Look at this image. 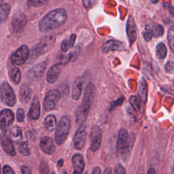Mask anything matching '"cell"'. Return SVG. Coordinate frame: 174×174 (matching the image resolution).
Returning a JSON list of instances; mask_svg holds the SVG:
<instances>
[{"label":"cell","instance_id":"obj_3","mask_svg":"<svg viewBox=\"0 0 174 174\" xmlns=\"http://www.w3.org/2000/svg\"><path fill=\"white\" fill-rule=\"evenodd\" d=\"M71 128V120L69 116H63L57 126L55 131V142L58 145H61L64 143L68 138Z\"/></svg>","mask_w":174,"mask_h":174},{"label":"cell","instance_id":"obj_1","mask_svg":"<svg viewBox=\"0 0 174 174\" xmlns=\"http://www.w3.org/2000/svg\"><path fill=\"white\" fill-rule=\"evenodd\" d=\"M68 19L65 10L57 8L49 12L39 22V29L42 32H48L62 26Z\"/></svg>","mask_w":174,"mask_h":174},{"label":"cell","instance_id":"obj_29","mask_svg":"<svg viewBox=\"0 0 174 174\" xmlns=\"http://www.w3.org/2000/svg\"><path fill=\"white\" fill-rule=\"evenodd\" d=\"M141 102L142 100L140 98H138L137 96H131L129 99V102L130 105L136 111H139L141 109Z\"/></svg>","mask_w":174,"mask_h":174},{"label":"cell","instance_id":"obj_26","mask_svg":"<svg viewBox=\"0 0 174 174\" xmlns=\"http://www.w3.org/2000/svg\"><path fill=\"white\" fill-rule=\"evenodd\" d=\"M10 137L13 142H19L21 141L23 138V134L21 129L19 126H13L10 130Z\"/></svg>","mask_w":174,"mask_h":174},{"label":"cell","instance_id":"obj_47","mask_svg":"<svg viewBox=\"0 0 174 174\" xmlns=\"http://www.w3.org/2000/svg\"><path fill=\"white\" fill-rule=\"evenodd\" d=\"M102 173L101 169H100V168H99V167H95V168L93 169V172H92V173H93V174H99V173Z\"/></svg>","mask_w":174,"mask_h":174},{"label":"cell","instance_id":"obj_24","mask_svg":"<svg viewBox=\"0 0 174 174\" xmlns=\"http://www.w3.org/2000/svg\"><path fill=\"white\" fill-rule=\"evenodd\" d=\"M138 95L142 102L146 103L148 97V85L144 78H142L139 82V86L138 90Z\"/></svg>","mask_w":174,"mask_h":174},{"label":"cell","instance_id":"obj_25","mask_svg":"<svg viewBox=\"0 0 174 174\" xmlns=\"http://www.w3.org/2000/svg\"><path fill=\"white\" fill-rule=\"evenodd\" d=\"M44 125L48 131H52L56 128V119L54 115H48L45 118Z\"/></svg>","mask_w":174,"mask_h":174},{"label":"cell","instance_id":"obj_49","mask_svg":"<svg viewBox=\"0 0 174 174\" xmlns=\"http://www.w3.org/2000/svg\"><path fill=\"white\" fill-rule=\"evenodd\" d=\"M105 173H112V170L110 168H108L107 169L106 171H105Z\"/></svg>","mask_w":174,"mask_h":174},{"label":"cell","instance_id":"obj_42","mask_svg":"<svg viewBox=\"0 0 174 174\" xmlns=\"http://www.w3.org/2000/svg\"><path fill=\"white\" fill-rule=\"evenodd\" d=\"M163 6H164V8L167 9V10L169 12L171 15H172L173 16H174V7H173V6H172V5L169 4V3H167V2L164 3Z\"/></svg>","mask_w":174,"mask_h":174},{"label":"cell","instance_id":"obj_23","mask_svg":"<svg viewBox=\"0 0 174 174\" xmlns=\"http://www.w3.org/2000/svg\"><path fill=\"white\" fill-rule=\"evenodd\" d=\"M12 141V139L10 140L7 137H4V138L2 139V146L8 155L10 156H15L16 152Z\"/></svg>","mask_w":174,"mask_h":174},{"label":"cell","instance_id":"obj_37","mask_svg":"<svg viewBox=\"0 0 174 174\" xmlns=\"http://www.w3.org/2000/svg\"><path fill=\"white\" fill-rule=\"evenodd\" d=\"M97 0H82L83 5L86 9H90L94 6Z\"/></svg>","mask_w":174,"mask_h":174},{"label":"cell","instance_id":"obj_13","mask_svg":"<svg viewBox=\"0 0 174 174\" xmlns=\"http://www.w3.org/2000/svg\"><path fill=\"white\" fill-rule=\"evenodd\" d=\"M125 49V46L122 42L114 39L108 40L102 45V51L104 53H108L110 51H123Z\"/></svg>","mask_w":174,"mask_h":174},{"label":"cell","instance_id":"obj_4","mask_svg":"<svg viewBox=\"0 0 174 174\" xmlns=\"http://www.w3.org/2000/svg\"><path fill=\"white\" fill-rule=\"evenodd\" d=\"M55 35H50L44 37L32 49L31 57H38L51 50L55 42Z\"/></svg>","mask_w":174,"mask_h":174},{"label":"cell","instance_id":"obj_7","mask_svg":"<svg viewBox=\"0 0 174 174\" xmlns=\"http://www.w3.org/2000/svg\"><path fill=\"white\" fill-rule=\"evenodd\" d=\"M61 93L57 89H52L47 93L44 100V107L46 111H51L56 106L61 98Z\"/></svg>","mask_w":174,"mask_h":174},{"label":"cell","instance_id":"obj_43","mask_svg":"<svg viewBox=\"0 0 174 174\" xmlns=\"http://www.w3.org/2000/svg\"><path fill=\"white\" fill-rule=\"evenodd\" d=\"M3 173L4 174H14V172L9 165H5L3 168Z\"/></svg>","mask_w":174,"mask_h":174},{"label":"cell","instance_id":"obj_17","mask_svg":"<svg viewBox=\"0 0 174 174\" xmlns=\"http://www.w3.org/2000/svg\"><path fill=\"white\" fill-rule=\"evenodd\" d=\"M129 138V134L125 129H121L119 130L118 141H117V150L120 154L125 148L127 143H128Z\"/></svg>","mask_w":174,"mask_h":174},{"label":"cell","instance_id":"obj_44","mask_svg":"<svg viewBox=\"0 0 174 174\" xmlns=\"http://www.w3.org/2000/svg\"><path fill=\"white\" fill-rule=\"evenodd\" d=\"M123 102H124V98H123V97H122L119 98L118 99H117L116 101L114 102V103L112 105V107H111V108H110V110H114V108H115L116 106L121 105L122 103H123Z\"/></svg>","mask_w":174,"mask_h":174},{"label":"cell","instance_id":"obj_12","mask_svg":"<svg viewBox=\"0 0 174 174\" xmlns=\"http://www.w3.org/2000/svg\"><path fill=\"white\" fill-rule=\"evenodd\" d=\"M86 139V126L82 124L77 130L74 137V147L77 150H82L85 146Z\"/></svg>","mask_w":174,"mask_h":174},{"label":"cell","instance_id":"obj_2","mask_svg":"<svg viewBox=\"0 0 174 174\" xmlns=\"http://www.w3.org/2000/svg\"><path fill=\"white\" fill-rule=\"evenodd\" d=\"M95 95V85L92 82H89L86 87L82 104L77 108L76 111V120L79 125H82L86 121L90 109H91L93 101L94 99Z\"/></svg>","mask_w":174,"mask_h":174},{"label":"cell","instance_id":"obj_18","mask_svg":"<svg viewBox=\"0 0 174 174\" xmlns=\"http://www.w3.org/2000/svg\"><path fill=\"white\" fill-rule=\"evenodd\" d=\"M73 166L74 167V173H82L85 167V161L83 156L80 154H76L72 158Z\"/></svg>","mask_w":174,"mask_h":174},{"label":"cell","instance_id":"obj_39","mask_svg":"<svg viewBox=\"0 0 174 174\" xmlns=\"http://www.w3.org/2000/svg\"><path fill=\"white\" fill-rule=\"evenodd\" d=\"M39 172L42 173H48L49 167L48 164L44 161H42L39 165Z\"/></svg>","mask_w":174,"mask_h":174},{"label":"cell","instance_id":"obj_33","mask_svg":"<svg viewBox=\"0 0 174 174\" xmlns=\"http://www.w3.org/2000/svg\"><path fill=\"white\" fill-rule=\"evenodd\" d=\"M143 38L147 42H150L152 39L153 36V29L149 25H147L146 27L145 31L143 32Z\"/></svg>","mask_w":174,"mask_h":174},{"label":"cell","instance_id":"obj_32","mask_svg":"<svg viewBox=\"0 0 174 174\" xmlns=\"http://www.w3.org/2000/svg\"><path fill=\"white\" fill-rule=\"evenodd\" d=\"M167 39L171 49L174 52V27H172L167 31Z\"/></svg>","mask_w":174,"mask_h":174},{"label":"cell","instance_id":"obj_31","mask_svg":"<svg viewBox=\"0 0 174 174\" xmlns=\"http://www.w3.org/2000/svg\"><path fill=\"white\" fill-rule=\"evenodd\" d=\"M10 78L12 81L15 84H19L20 82H21V72L19 68H14L12 70Z\"/></svg>","mask_w":174,"mask_h":174},{"label":"cell","instance_id":"obj_11","mask_svg":"<svg viewBox=\"0 0 174 174\" xmlns=\"http://www.w3.org/2000/svg\"><path fill=\"white\" fill-rule=\"evenodd\" d=\"M46 66H47V63L46 61L41 62L35 65L29 69L28 72L29 78L32 80H34V81L39 80L40 78H42V76L44 74Z\"/></svg>","mask_w":174,"mask_h":174},{"label":"cell","instance_id":"obj_28","mask_svg":"<svg viewBox=\"0 0 174 174\" xmlns=\"http://www.w3.org/2000/svg\"><path fill=\"white\" fill-rule=\"evenodd\" d=\"M156 56L159 59H164L167 56V48L165 45L163 43H159L156 46Z\"/></svg>","mask_w":174,"mask_h":174},{"label":"cell","instance_id":"obj_5","mask_svg":"<svg viewBox=\"0 0 174 174\" xmlns=\"http://www.w3.org/2000/svg\"><path fill=\"white\" fill-rule=\"evenodd\" d=\"M1 94L2 102L10 107L14 106L16 103V97L11 86L8 82H4L1 85Z\"/></svg>","mask_w":174,"mask_h":174},{"label":"cell","instance_id":"obj_15","mask_svg":"<svg viewBox=\"0 0 174 174\" xmlns=\"http://www.w3.org/2000/svg\"><path fill=\"white\" fill-rule=\"evenodd\" d=\"M63 66V63H59L51 67L46 74V81L51 84L55 83L59 78Z\"/></svg>","mask_w":174,"mask_h":174},{"label":"cell","instance_id":"obj_50","mask_svg":"<svg viewBox=\"0 0 174 174\" xmlns=\"http://www.w3.org/2000/svg\"><path fill=\"white\" fill-rule=\"evenodd\" d=\"M159 1V0H151V2L152 3V4H156V3Z\"/></svg>","mask_w":174,"mask_h":174},{"label":"cell","instance_id":"obj_8","mask_svg":"<svg viewBox=\"0 0 174 174\" xmlns=\"http://www.w3.org/2000/svg\"><path fill=\"white\" fill-rule=\"evenodd\" d=\"M14 120V114L10 110H3L0 113V126L3 133H6Z\"/></svg>","mask_w":174,"mask_h":174},{"label":"cell","instance_id":"obj_40","mask_svg":"<svg viewBox=\"0 0 174 174\" xmlns=\"http://www.w3.org/2000/svg\"><path fill=\"white\" fill-rule=\"evenodd\" d=\"M165 71L167 73H173L174 71V63L172 61H169L165 65Z\"/></svg>","mask_w":174,"mask_h":174},{"label":"cell","instance_id":"obj_41","mask_svg":"<svg viewBox=\"0 0 174 174\" xmlns=\"http://www.w3.org/2000/svg\"><path fill=\"white\" fill-rule=\"evenodd\" d=\"M114 173H118V174L126 173V170L121 165H120V164H118L114 169Z\"/></svg>","mask_w":174,"mask_h":174},{"label":"cell","instance_id":"obj_22","mask_svg":"<svg viewBox=\"0 0 174 174\" xmlns=\"http://www.w3.org/2000/svg\"><path fill=\"white\" fill-rule=\"evenodd\" d=\"M31 93L29 87L25 85V84L21 86V88H20L19 91L20 101L23 103H27L30 101V99H31Z\"/></svg>","mask_w":174,"mask_h":174},{"label":"cell","instance_id":"obj_48","mask_svg":"<svg viewBox=\"0 0 174 174\" xmlns=\"http://www.w3.org/2000/svg\"><path fill=\"white\" fill-rule=\"evenodd\" d=\"M148 173H155L156 172H155V169H150L148 172Z\"/></svg>","mask_w":174,"mask_h":174},{"label":"cell","instance_id":"obj_35","mask_svg":"<svg viewBox=\"0 0 174 174\" xmlns=\"http://www.w3.org/2000/svg\"><path fill=\"white\" fill-rule=\"evenodd\" d=\"M163 33H164V29L163 27V26L160 25H156L153 29V36L156 37V38H157V37L162 36Z\"/></svg>","mask_w":174,"mask_h":174},{"label":"cell","instance_id":"obj_30","mask_svg":"<svg viewBox=\"0 0 174 174\" xmlns=\"http://www.w3.org/2000/svg\"><path fill=\"white\" fill-rule=\"evenodd\" d=\"M18 150L19 152L23 156H29L30 155V148L27 142H23L19 146Z\"/></svg>","mask_w":174,"mask_h":174},{"label":"cell","instance_id":"obj_9","mask_svg":"<svg viewBox=\"0 0 174 174\" xmlns=\"http://www.w3.org/2000/svg\"><path fill=\"white\" fill-rule=\"evenodd\" d=\"M27 23V19L23 12H17L12 16V27L16 33L21 32Z\"/></svg>","mask_w":174,"mask_h":174},{"label":"cell","instance_id":"obj_38","mask_svg":"<svg viewBox=\"0 0 174 174\" xmlns=\"http://www.w3.org/2000/svg\"><path fill=\"white\" fill-rule=\"evenodd\" d=\"M70 48H72L71 44H70L69 42V39L67 40V39H64L61 43V50L63 52H66L69 51V49Z\"/></svg>","mask_w":174,"mask_h":174},{"label":"cell","instance_id":"obj_20","mask_svg":"<svg viewBox=\"0 0 174 174\" xmlns=\"http://www.w3.org/2000/svg\"><path fill=\"white\" fill-rule=\"evenodd\" d=\"M83 80L81 77L76 78L73 85L72 89V99L73 100H78L81 96L83 86Z\"/></svg>","mask_w":174,"mask_h":174},{"label":"cell","instance_id":"obj_45","mask_svg":"<svg viewBox=\"0 0 174 174\" xmlns=\"http://www.w3.org/2000/svg\"><path fill=\"white\" fill-rule=\"evenodd\" d=\"M21 172L24 174H30L31 173V170L29 169V167L25 166V165H23L21 167Z\"/></svg>","mask_w":174,"mask_h":174},{"label":"cell","instance_id":"obj_10","mask_svg":"<svg viewBox=\"0 0 174 174\" xmlns=\"http://www.w3.org/2000/svg\"><path fill=\"white\" fill-rule=\"evenodd\" d=\"M102 140V130L98 126L92 127L91 130V148L93 152H96L101 146Z\"/></svg>","mask_w":174,"mask_h":174},{"label":"cell","instance_id":"obj_14","mask_svg":"<svg viewBox=\"0 0 174 174\" xmlns=\"http://www.w3.org/2000/svg\"><path fill=\"white\" fill-rule=\"evenodd\" d=\"M126 35L130 45H132L137 39V27L131 16H129L126 22Z\"/></svg>","mask_w":174,"mask_h":174},{"label":"cell","instance_id":"obj_6","mask_svg":"<svg viewBox=\"0 0 174 174\" xmlns=\"http://www.w3.org/2000/svg\"><path fill=\"white\" fill-rule=\"evenodd\" d=\"M29 56V50L26 45H23L16 49L10 57V62L12 65H22L27 61Z\"/></svg>","mask_w":174,"mask_h":174},{"label":"cell","instance_id":"obj_34","mask_svg":"<svg viewBox=\"0 0 174 174\" xmlns=\"http://www.w3.org/2000/svg\"><path fill=\"white\" fill-rule=\"evenodd\" d=\"M50 0H29V5L33 7H40L47 4Z\"/></svg>","mask_w":174,"mask_h":174},{"label":"cell","instance_id":"obj_27","mask_svg":"<svg viewBox=\"0 0 174 174\" xmlns=\"http://www.w3.org/2000/svg\"><path fill=\"white\" fill-rule=\"evenodd\" d=\"M11 7L9 4H3L2 5L1 8H0V19H1V22L4 23L6 21L8 16L10 12Z\"/></svg>","mask_w":174,"mask_h":174},{"label":"cell","instance_id":"obj_36","mask_svg":"<svg viewBox=\"0 0 174 174\" xmlns=\"http://www.w3.org/2000/svg\"><path fill=\"white\" fill-rule=\"evenodd\" d=\"M25 111L22 108H19L16 111V118H17V120L20 122H22L24 121L25 120Z\"/></svg>","mask_w":174,"mask_h":174},{"label":"cell","instance_id":"obj_16","mask_svg":"<svg viewBox=\"0 0 174 174\" xmlns=\"http://www.w3.org/2000/svg\"><path fill=\"white\" fill-rule=\"evenodd\" d=\"M40 148L47 155H52L55 151V146L52 138L48 136L44 137L40 140Z\"/></svg>","mask_w":174,"mask_h":174},{"label":"cell","instance_id":"obj_46","mask_svg":"<svg viewBox=\"0 0 174 174\" xmlns=\"http://www.w3.org/2000/svg\"><path fill=\"white\" fill-rule=\"evenodd\" d=\"M76 35L72 34L69 38V42H70V44H71L72 47H73V45H74V44L76 42Z\"/></svg>","mask_w":174,"mask_h":174},{"label":"cell","instance_id":"obj_19","mask_svg":"<svg viewBox=\"0 0 174 174\" xmlns=\"http://www.w3.org/2000/svg\"><path fill=\"white\" fill-rule=\"evenodd\" d=\"M40 116V103L39 99L35 97L33 99L29 112V117L32 120H37Z\"/></svg>","mask_w":174,"mask_h":174},{"label":"cell","instance_id":"obj_21","mask_svg":"<svg viewBox=\"0 0 174 174\" xmlns=\"http://www.w3.org/2000/svg\"><path fill=\"white\" fill-rule=\"evenodd\" d=\"M135 140V135L133 134V133L130 134L128 143H127L125 148L123 150V151L121 153L122 159H123V160H125V161H127L128 159H129V156L130 155V152H131V150H132V148L133 147V144H134Z\"/></svg>","mask_w":174,"mask_h":174}]
</instances>
